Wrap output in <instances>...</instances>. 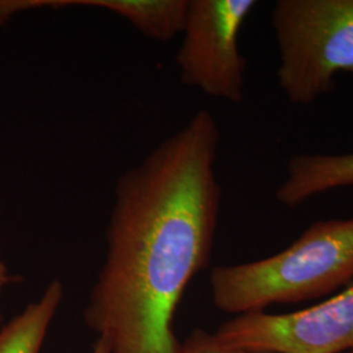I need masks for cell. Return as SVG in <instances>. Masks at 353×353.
I'll return each instance as SVG.
<instances>
[{
    "mask_svg": "<svg viewBox=\"0 0 353 353\" xmlns=\"http://www.w3.org/2000/svg\"><path fill=\"white\" fill-rule=\"evenodd\" d=\"M220 130L207 109L119 176L84 321L112 353H183L173 328L211 259L221 205Z\"/></svg>",
    "mask_w": 353,
    "mask_h": 353,
    "instance_id": "1",
    "label": "cell"
},
{
    "mask_svg": "<svg viewBox=\"0 0 353 353\" xmlns=\"http://www.w3.org/2000/svg\"><path fill=\"white\" fill-rule=\"evenodd\" d=\"M352 281L353 217L319 220L283 252L210 275L214 306L236 316L323 299Z\"/></svg>",
    "mask_w": 353,
    "mask_h": 353,
    "instance_id": "2",
    "label": "cell"
},
{
    "mask_svg": "<svg viewBox=\"0 0 353 353\" xmlns=\"http://www.w3.org/2000/svg\"><path fill=\"white\" fill-rule=\"evenodd\" d=\"M278 83L293 105H312L353 75V0H278L272 10Z\"/></svg>",
    "mask_w": 353,
    "mask_h": 353,
    "instance_id": "3",
    "label": "cell"
},
{
    "mask_svg": "<svg viewBox=\"0 0 353 353\" xmlns=\"http://www.w3.org/2000/svg\"><path fill=\"white\" fill-rule=\"evenodd\" d=\"M254 0H189L176 62L181 81L204 94L240 103L246 59L239 38Z\"/></svg>",
    "mask_w": 353,
    "mask_h": 353,
    "instance_id": "4",
    "label": "cell"
},
{
    "mask_svg": "<svg viewBox=\"0 0 353 353\" xmlns=\"http://www.w3.org/2000/svg\"><path fill=\"white\" fill-rule=\"evenodd\" d=\"M229 348L256 353H353V281L299 312L234 316L212 332Z\"/></svg>",
    "mask_w": 353,
    "mask_h": 353,
    "instance_id": "5",
    "label": "cell"
},
{
    "mask_svg": "<svg viewBox=\"0 0 353 353\" xmlns=\"http://www.w3.org/2000/svg\"><path fill=\"white\" fill-rule=\"evenodd\" d=\"M352 186L353 151L300 153L287 163L275 196L281 205L294 208L331 190Z\"/></svg>",
    "mask_w": 353,
    "mask_h": 353,
    "instance_id": "6",
    "label": "cell"
},
{
    "mask_svg": "<svg viewBox=\"0 0 353 353\" xmlns=\"http://www.w3.org/2000/svg\"><path fill=\"white\" fill-rule=\"evenodd\" d=\"M63 6L110 11L126 19L145 37L164 42L182 34L189 0H63Z\"/></svg>",
    "mask_w": 353,
    "mask_h": 353,
    "instance_id": "7",
    "label": "cell"
},
{
    "mask_svg": "<svg viewBox=\"0 0 353 353\" xmlns=\"http://www.w3.org/2000/svg\"><path fill=\"white\" fill-rule=\"evenodd\" d=\"M63 284L54 279L41 299L0 328V353H39L52 318L63 300Z\"/></svg>",
    "mask_w": 353,
    "mask_h": 353,
    "instance_id": "8",
    "label": "cell"
},
{
    "mask_svg": "<svg viewBox=\"0 0 353 353\" xmlns=\"http://www.w3.org/2000/svg\"><path fill=\"white\" fill-rule=\"evenodd\" d=\"M183 353H256L240 348H229L216 343L212 332L195 330L189 338L182 343Z\"/></svg>",
    "mask_w": 353,
    "mask_h": 353,
    "instance_id": "9",
    "label": "cell"
},
{
    "mask_svg": "<svg viewBox=\"0 0 353 353\" xmlns=\"http://www.w3.org/2000/svg\"><path fill=\"white\" fill-rule=\"evenodd\" d=\"M51 7L50 0H0V26L17 13Z\"/></svg>",
    "mask_w": 353,
    "mask_h": 353,
    "instance_id": "10",
    "label": "cell"
},
{
    "mask_svg": "<svg viewBox=\"0 0 353 353\" xmlns=\"http://www.w3.org/2000/svg\"><path fill=\"white\" fill-rule=\"evenodd\" d=\"M13 280H14V278L8 274L7 267H6V265H4V263L1 262V259H0V292H1V290H3L8 283H11Z\"/></svg>",
    "mask_w": 353,
    "mask_h": 353,
    "instance_id": "11",
    "label": "cell"
},
{
    "mask_svg": "<svg viewBox=\"0 0 353 353\" xmlns=\"http://www.w3.org/2000/svg\"><path fill=\"white\" fill-rule=\"evenodd\" d=\"M92 353H112L110 352V347H109V344L106 343V341L103 339V338H99L97 341L94 343V345H93V350H92Z\"/></svg>",
    "mask_w": 353,
    "mask_h": 353,
    "instance_id": "12",
    "label": "cell"
},
{
    "mask_svg": "<svg viewBox=\"0 0 353 353\" xmlns=\"http://www.w3.org/2000/svg\"><path fill=\"white\" fill-rule=\"evenodd\" d=\"M0 323H1V316H0Z\"/></svg>",
    "mask_w": 353,
    "mask_h": 353,
    "instance_id": "13",
    "label": "cell"
}]
</instances>
